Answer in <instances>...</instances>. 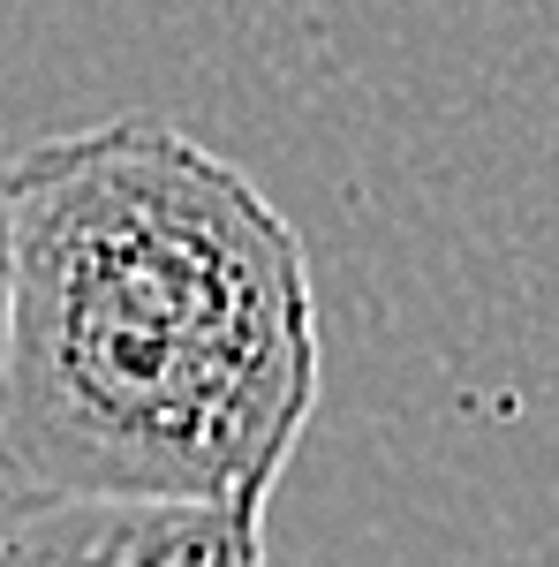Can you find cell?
I'll use <instances>...</instances> for the list:
<instances>
[{"label": "cell", "instance_id": "obj_3", "mask_svg": "<svg viewBox=\"0 0 559 567\" xmlns=\"http://www.w3.org/2000/svg\"><path fill=\"white\" fill-rule=\"evenodd\" d=\"M8 235H15V159H0V341H8Z\"/></svg>", "mask_w": 559, "mask_h": 567}, {"label": "cell", "instance_id": "obj_1", "mask_svg": "<svg viewBox=\"0 0 559 567\" xmlns=\"http://www.w3.org/2000/svg\"><path fill=\"white\" fill-rule=\"evenodd\" d=\"M318 409L296 219L159 114L15 152L0 477L23 499L265 507Z\"/></svg>", "mask_w": 559, "mask_h": 567}, {"label": "cell", "instance_id": "obj_2", "mask_svg": "<svg viewBox=\"0 0 559 567\" xmlns=\"http://www.w3.org/2000/svg\"><path fill=\"white\" fill-rule=\"evenodd\" d=\"M0 567H265V507L182 499H15Z\"/></svg>", "mask_w": 559, "mask_h": 567}, {"label": "cell", "instance_id": "obj_4", "mask_svg": "<svg viewBox=\"0 0 559 567\" xmlns=\"http://www.w3.org/2000/svg\"><path fill=\"white\" fill-rule=\"evenodd\" d=\"M15 499H23V492H15V484L0 477V515H8V507H15Z\"/></svg>", "mask_w": 559, "mask_h": 567}]
</instances>
